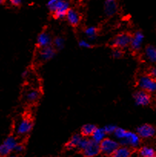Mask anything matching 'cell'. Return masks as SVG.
<instances>
[{"label": "cell", "mask_w": 156, "mask_h": 157, "mask_svg": "<svg viewBox=\"0 0 156 157\" xmlns=\"http://www.w3.org/2000/svg\"><path fill=\"white\" fill-rule=\"evenodd\" d=\"M47 7L53 13V16L56 19L64 18L70 9L69 2L66 0H49Z\"/></svg>", "instance_id": "cell-1"}, {"label": "cell", "mask_w": 156, "mask_h": 157, "mask_svg": "<svg viewBox=\"0 0 156 157\" xmlns=\"http://www.w3.org/2000/svg\"><path fill=\"white\" fill-rule=\"evenodd\" d=\"M100 153L106 156H112L115 150L119 147V144L115 140L106 138L99 144Z\"/></svg>", "instance_id": "cell-2"}, {"label": "cell", "mask_w": 156, "mask_h": 157, "mask_svg": "<svg viewBox=\"0 0 156 157\" xmlns=\"http://www.w3.org/2000/svg\"><path fill=\"white\" fill-rule=\"evenodd\" d=\"M138 85L146 92L156 91V81L149 76H142L138 80Z\"/></svg>", "instance_id": "cell-3"}, {"label": "cell", "mask_w": 156, "mask_h": 157, "mask_svg": "<svg viewBox=\"0 0 156 157\" xmlns=\"http://www.w3.org/2000/svg\"><path fill=\"white\" fill-rule=\"evenodd\" d=\"M32 126H33V124H32V121L30 119L23 118L18 123L15 130L18 135L24 136V135L28 134L32 130Z\"/></svg>", "instance_id": "cell-4"}, {"label": "cell", "mask_w": 156, "mask_h": 157, "mask_svg": "<svg viewBox=\"0 0 156 157\" xmlns=\"http://www.w3.org/2000/svg\"><path fill=\"white\" fill-rule=\"evenodd\" d=\"M122 146L126 147H137L140 144V137L136 133H133L131 131H127L126 136L122 140L120 141Z\"/></svg>", "instance_id": "cell-5"}, {"label": "cell", "mask_w": 156, "mask_h": 157, "mask_svg": "<svg viewBox=\"0 0 156 157\" xmlns=\"http://www.w3.org/2000/svg\"><path fill=\"white\" fill-rule=\"evenodd\" d=\"M83 154L86 157H93L100 153L99 144L94 142L92 140H89L86 147L82 150Z\"/></svg>", "instance_id": "cell-6"}, {"label": "cell", "mask_w": 156, "mask_h": 157, "mask_svg": "<svg viewBox=\"0 0 156 157\" xmlns=\"http://www.w3.org/2000/svg\"><path fill=\"white\" fill-rule=\"evenodd\" d=\"M156 133L155 128H154L152 125L149 124H143L137 128L136 133L140 138H151L155 136Z\"/></svg>", "instance_id": "cell-7"}, {"label": "cell", "mask_w": 156, "mask_h": 157, "mask_svg": "<svg viewBox=\"0 0 156 157\" xmlns=\"http://www.w3.org/2000/svg\"><path fill=\"white\" fill-rule=\"evenodd\" d=\"M130 41L131 37L128 34L122 33L117 35L114 38L113 41H112V44L117 48H125L128 47L130 44Z\"/></svg>", "instance_id": "cell-8"}, {"label": "cell", "mask_w": 156, "mask_h": 157, "mask_svg": "<svg viewBox=\"0 0 156 157\" xmlns=\"http://www.w3.org/2000/svg\"><path fill=\"white\" fill-rule=\"evenodd\" d=\"M134 100L137 105L147 106L150 103L151 98L148 92L144 91V90H139L134 94Z\"/></svg>", "instance_id": "cell-9"}, {"label": "cell", "mask_w": 156, "mask_h": 157, "mask_svg": "<svg viewBox=\"0 0 156 157\" xmlns=\"http://www.w3.org/2000/svg\"><path fill=\"white\" fill-rule=\"evenodd\" d=\"M143 41H144V35L142 32L138 31L131 38L130 46L134 51H138L142 47Z\"/></svg>", "instance_id": "cell-10"}, {"label": "cell", "mask_w": 156, "mask_h": 157, "mask_svg": "<svg viewBox=\"0 0 156 157\" xmlns=\"http://www.w3.org/2000/svg\"><path fill=\"white\" fill-rule=\"evenodd\" d=\"M118 2L116 0H106L104 3V12L107 16H113L118 12Z\"/></svg>", "instance_id": "cell-11"}, {"label": "cell", "mask_w": 156, "mask_h": 157, "mask_svg": "<svg viewBox=\"0 0 156 157\" xmlns=\"http://www.w3.org/2000/svg\"><path fill=\"white\" fill-rule=\"evenodd\" d=\"M66 19L69 21V24L72 26H76L79 24L80 21H81V16L80 14L77 12L75 9H69V11L67 12L66 16Z\"/></svg>", "instance_id": "cell-12"}, {"label": "cell", "mask_w": 156, "mask_h": 157, "mask_svg": "<svg viewBox=\"0 0 156 157\" xmlns=\"http://www.w3.org/2000/svg\"><path fill=\"white\" fill-rule=\"evenodd\" d=\"M55 55V50L52 46L43 48L40 50L38 56L42 61H49L54 58Z\"/></svg>", "instance_id": "cell-13"}, {"label": "cell", "mask_w": 156, "mask_h": 157, "mask_svg": "<svg viewBox=\"0 0 156 157\" xmlns=\"http://www.w3.org/2000/svg\"><path fill=\"white\" fill-rule=\"evenodd\" d=\"M37 43H38V45L42 48L50 46L51 43H52V38H51L50 35L46 32H42L38 35Z\"/></svg>", "instance_id": "cell-14"}, {"label": "cell", "mask_w": 156, "mask_h": 157, "mask_svg": "<svg viewBox=\"0 0 156 157\" xmlns=\"http://www.w3.org/2000/svg\"><path fill=\"white\" fill-rule=\"evenodd\" d=\"M106 133L105 132L104 129L103 128H98L96 127V129L95 130V131L93 132V133L92 134V139L94 142L97 143V144H99L102 141L104 140L106 138Z\"/></svg>", "instance_id": "cell-15"}, {"label": "cell", "mask_w": 156, "mask_h": 157, "mask_svg": "<svg viewBox=\"0 0 156 157\" xmlns=\"http://www.w3.org/2000/svg\"><path fill=\"white\" fill-rule=\"evenodd\" d=\"M131 151L130 149L126 146H122V147H118L115 151V153L112 154V157H130Z\"/></svg>", "instance_id": "cell-16"}, {"label": "cell", "mask_w": 156, "mask_h": 157, "mask_svg": "<svg viewBox=\"0 0 156 157\" xmlns=\"http://www.w3.org/2000/svg\"><path fill=\"white\" fill-rule=\"evenodd\" d=\"M146 57L150 62L156 63V47L153 45H148L146 48Z\"/></svg>", "instance_id": "cell-17"}, {"label": "cell", "mask_w": 156, "mask_h": 157, "mask_svg": "<svg viewBox=\"0 0 156 157\" xmlns=\"http://www.w3.org/2000/svg\"><path fill=\"white\" fill-rule=\"evenodd\" d=\"M82 139V136L79 134H75L71 137V139L69 140V142L66 144V147H67L69 150H72V149L78 148V145H79V143L81 141V140Z\"/></svg>", "instance_id": "cell-18"}, {"label": "cell", "mask_w": 156, "mask_h": 157, "mask_svg": "<svg viewBox=\"0 0 156 157\" xmlns=\"http://www.w3.org/2000/svg\"><path fill=\"white\" fill-rule=\"evenodd\" d=\"M95 129H96V127H95V125H93V124H85V125L82 127V135L83 136H85V137L92 136V134L93 133V132L95 131Z\"/></svg>", "instance_id": "cell-19"}, {"label": "cell", "mask_w": 156, "mask_h": 157, "mask_svg": "<svg viewBox=\"0 0 156 157\" xmlns=\"http://www.w3.org/2000/svg\"><path fill=\"white\" fill-rule=\"evenodd\" d=\"M38 98H39V92L37 90L32 89L26 94V100L28 102H35L38 99Z\"/></svg>", "instance_id": "cell-20"}, {"label": "cell", "mask_w": 156, "mask_h": 157, "mask_svg": "<svg viewBox=\"0 0 156 157\" xmlns=\"http://www.w3.org/2000/svg\"><path fill=\"white\" fill-rule=\"evenodd\" d=\"M2 144H4L10 151L15 150V147L18 146V143H17L16 139L14 136H9L8 138H6V140L3 142Z\"/></svg>", "instance_id": "cell-21"}, {"label": "cell", "mask_w": 156, "mask_h": 157, "mask_svg": "<svg viewBox=\"0 0 156 157\" xmlns=\"http://www.w3.org/2000/svg\"><path fill=\"white\" fill-rule=\"evenodd\" d=\"M85 34L87 36V38L90 40H94L97 36V29L94 26L88 27L85 30Z\"/></svg>", "instance_id": "cell-22"}, {"label": "cell", "mask_w": 156, "mask_h": 157, "mask_svg": "<svg viewBox=\"0 0 156 157\" xmlns=\"http://www.w3.org/2000/svg\"><path fill=\"white\" fill-rule=\"evenodd\" d=\"M155 150L151 147H144L140 150V155L142 157H150L155 156Z\"/></svg>", "instance_id": "cell-23"}, {"label": "cell", "mask_w": 156, "mask_h": 157, "mask_svg": "<svg viewBox=\"0 0 156 157\" xmlns=\"http://www.w3.org/2000/svg\"><path fill=\"white\" fill-rule=\"evenodd\" d=\"M126 133H127V130H124L123 128H119V127H117L116 130H115V133H113L114 136L117 138L118 140H119L120 141L122 140L126 136Z\"/></svg>", "instance_id": "cell-24"}, {"label": "cell", "mask_w": 156, "mask_h": 157, "mask_svg": "<svg viewBox=\"0 0 156 157\" xmlns=\"http://www.w3.org/2000/svg\"><path fill=\"white\" fill-rule=\"evenodd\" d=\"M64 44H65L64 39H63L62 38H61V37H57V38H55L53 41L54 46L58 49L62 48L63 46H64Z\"/></svg>", "instance_id": "cell-25"}, {"label": "cell", "mask_w": 156, "mask_h": 157, "mask_svg": "<svg viewBox=\"0 0 156 157\" xmlns=\"http://www.w3.org/2000/svg\"><path fill=\"white\" fill-rule=\"evenodd\" d=\"M116 128V126L113 125V124H109V125H106L103 129H104L106 134H113L115 133Z\"/></svg>", "instance_id": "cell-26"}, {"label": "cell", "mask_w": 156, "mask_h": 157, "mask_svg": "<svg viewBox=\"0 0 156 157\" xmlns=\"http://www.w3.org/2000/svg\"><path fill=\"white\" fill-rule=\"evenodd\" d=\"M10 153V150L4 145V144H2L0 146V156H6L9 155V153Z\"/></svg>", "instance_id": "cell-27"}, {"label": "cell", "mask_w": 156, "mask_h": 157, "mask_svg": "<svg viewBox=\"0 0 156 157\" xmlns=\"http://www.w3.org/2000/svg\"><path fill=\"white\" fill-rule=\"evenodd\" d=\"M78 45L82 48H89L92 46L90 43L86 40H81V41H78Z\"/></svg>", "instance_id": "cell-28"}, {"label": "cell", "mask_w": 156, "mask_h": 157, "mask_svg": "<svg viewBox=\"0 0 156 157\" xmlns=\"http://www.w3.org/2000/svg\"><path fill=\"white\" fill-rule=\"evenodd\" d=\"M88 141H89V139H87V138L82 137V139L81 141H80L79 145H78V148L79 149V150H81L82 151V150H84L85 147H86V145H87Z\"/></svg>", "instance_id": "cell-29"}, {"label": "cell", "mask_w": 156, "mask_h": 157, "mask_svg": "<svg viewBox=\"0 0 156 157\" xmlns=\"http://www.w3.org/2000/svg\"><path fill=\"white\" fill-rule=\"evenodd\" d=\"M122 55V52L119 48H116L112 52V56L115 58H119Z\"/></svg>", "instance_id": "cell-30"}, {"label": "cell", "mask_w": 156, "mask_h": 157, "mask_svg": "<svg viewBox=\"0 0 156 157\" xmlns=\"http://www.w3.org/2000/svg\"><path fill=\"white\" fill-rule=\"evenodd\" d=\"M9 2L14 6H19L22 3V0H9Z\"/></svg>", "instance_id": "cell-31"}, {"label": "cell", "mask_w": 156, "mask_h": 157, "mask_svg": "<svg viewBox=\"0 0 156 157\" xmlns=\"http://www.w3.org/2000/svg\"><path fill=\"white\" fill-rule=\"evenodd\" d=\"M150 75L152 78H156V67H152L150 70Z\"/></svg>", "instance_id": "cell-32"}, {"label": "cell", "mask_w": 156, "mask_h": 157, "mask_svg": "<svg viewBox=\"0 0 156 157\" xmlns=\"http://www.w3.org/2000/svg\"><path fill=\"white\" fill-rule=\"evenodd\" d=\"M15 150L16 152H18V153H20V152H22L23 150V147L22 145H18V146L15 147Z\"/></svg>", "instance_id": "cell-33"}, {"label": "cell", "mask_w": 156, "mask_h": 157, "mask_svg": "<svg viewBox=\"0 0 156 157\" xmlns=\"http://www.w3.org/2000/svg\"><path fill=\"white\" fill-rule=\"evenodd\" d=\"M5 1H6V0H0V4H3V3L5 2Z\"/></svg>", "instance_id": "cell-34"}, {"label": "cell", "mask_w": 156, "mask_h": 157, "mask_svg": "<svg viewBox=\"0 0 156 157\" xmlns=\"http://www.w3.org/2000/svg\"><path fill=\"white\" fill-rule=\"evenodd\" d=\"M9 157H17L16 156H9Z\"/></svg>", "instance_id": "cell-35"}, {"label": "cell", "mask_w": 156, "mask_h": 157, "mask_svg": "<svg viewBox=\"0 0 156 157\" xmlns=\"http://www.w3.org/2000/svg\"><path fill=\"white\" fill-rule=\"evenodd\" d=\"M150 157H156V156H150Z\"/></svg>", "instance_id": "cell-36"}]
</instances>
